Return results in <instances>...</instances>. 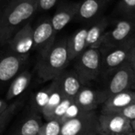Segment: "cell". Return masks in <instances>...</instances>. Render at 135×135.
<instances>
[{"mask_svg":"<svg viewBox=\"0 0 135 135\" xmlns=\"http://www.w3.org/2000/svg\"><path fill=\"white\" fill-rule=\"evenodd\" d=\"M56 79L64 98H69L74 100L81 88L84 87L74 70L64 71Z\"/></svg>","mask_w":135,"mask_h":135,"instance_id":"cell-14","label":"cell"},{"mask_svg":"<svg viewBox=\"0 0 135 135\" xmlns=\"http://www.w3.org/2000/svg\"><path fill=\"white\" fill-rule=\"evenodd\" d=\"M95 133H101L99 115L95 111H91L64 122L60 135H92Z\"/></svg>","mask_w":135,"mask_h":135,"instance_id":"cell-6","label":"cell"},{"mask_svg":"<svg viewBox=\"0 0 135 135\" xmlns=\"http://www.w3.org/2000/svg\"><path fill=\"white\" fill-rule=\"evenodd\" d=\"M62 129V123L57 119L47 120L43 123L39 135H60Z\"/></svg>","mask_w":135,"mask_h":135,"instance_id":"cell-24","label":"cell"},{"mask_svg":"<svg viewBox=\"0 0 135 135\" xmlns=\"http://www.w3.org/2000/svg\"><path fill=\"white\" fill-rule=\"evenodd\" d=\"M88 27H83L68 37L69 59L75 60L87 49V35Z\"/></svg>","mask_w":135,"mask_h":135,"instance_id":"cell-17","label":"cell"},{"mask_svg":"<svg viewBox=\"0 0 135 135\" xmlns=\"http://www.w3.org/2000/svg\"><path fill=\"white\" fill-rule=\"evenodd\" d=\"M30 55H18L8 50L0 53V84L11 83L22 71Z\"/></svg>","mask_w":135,"mask_h":135,"instance_id":"cell-7","label":"cell"},{"mask_svg":"<svg viewBox=\"0 0 135 135\" xmlns=\"http://www.w3.org/2000/svg\"><path fill=\"white\" fill-rule=\"evenodd\" d=\"M73 101H74L73 99H71L69 98H64L61 101V103L58 105V107L55 109L50 119H57L60 121V119L64 117L67 110L69 109V107L71 106Z\"/></svg>","mask_w":135,"mask_h":135,"instance_id":"cell-25","label":"cell"},{"mask_svg":"<svg viewBox=\"0 0 135 135\" xmlns=\"http://www.w3.org/2000/svg\"><path fill=\"white\" fill-rule=\"evenodd\" d=\"M70 61L68 49V37L56 40L52 47L38 56L36 69L43 81H52L59 77Z\"/></svg>","mask_w":135,"mask_h":135,"instance_id":"cell-2","label":"cell"},{"mask_svg":"<svg viewBox=\"0 0 135 135\" xmlns=\"http://www.w3.org/2000/svg\"><path fill=\"white\" fill-rule=\"evenodd\" d=\"M111 0H84L80 3L76 18L83 22L95 21L99 18L104 7Z\"/></svg>","mask_w":135,"mask_h":135,"instance_id":"cell-16","label":"cell"},{"mask_svg":"<svg viewBox=\"0 0 135 135\" xmlns=\"http://www.w3.org/2000/svg\"><path fill=\"white\" fill-rule=\"evenodd\" d=\"M124 135H135V132H130L129 133H126V134H124Z\"/></svg>","mask_w":135,"mask_h":135,"instance_id":"cell-33","label":"cell"},{"mask_svg":"<svg viewBox=\"0 0 135 135\" xmlns=\"http://www.w3.org/2000/svg\"><path fill=\"white\" fill-rule=\"evenodd\" d=\"M135 103V91H126L113 95L104 102L103 113H118L127 106Z\"/></svg>","mask_w":135,"mask_h":135,"instance_id":"cell-15","label":"cell"},{"mask_svg":"<svg viewBox=\"0 0 135 135\" xmlns=\"http://www.w3.org/2000/svg\"><path fill=\"white\" fill-rule=\"evenodd\" d=\"M74 71L83 86L95 80L102 73V56L99 49H86L75 60Z\"/></svg>","mask_w":135,"mask_h":135,"instance_id":"cell-3","label":"cell"},{"mask_svg":"<svg viewBox=\"0 0 135 135\" xmlns=\"http://www.w3.org/2000/svg\"><path fill=\"white\" fill-rule=\"evenodd\" d=\"M8 103L6 99H0V114H1L8 107Z\"/></svg>","mask_w":135,"mask_h":135,"instance_id":"cell-31","label":"cell"},{"mask_svg":"<svg viewBox=\"0 0 135 135\" xmlns=\"http://www.w3.org/2000/svg\"><path fill=\"white\" fill-rule=\"evenodd\" d=\"M129 63L131 64V66L133 67V69H134L135 71V45L131 52V54H130V57H129Z\"/></svg>","mask_w":135,"mask_h":135,"instance_id":"cell-30","label":"cell"},{"mask_svg":"<svg viewBox=\"0 0 135 135\" xmlns=\"http://www.w3.org/2000/svg\"><path fill=\"white\" fill-rule=\"evenodd\" d=\"M51 86H52V91H51L49 102L41 113V114L43 115V117L45 118L46 121L51 118L52 114L55 110V109L64 99V96L63 95L61 90L60 88L57 79H55L54 80L52 81Z\"/></svg>","mask_w":135,"mask_h":135,"instance_id":"cell-21","label":"cell"},{"mask_svg":"<svg viewBox=\"0 0 135 135\" xmlns=\"http://www.w3.org/2000/svg\"><path fill=\"white\" fill-rule=\"evenodd\" d=\"M3 1H7V0H3Z\"/></svg>","mask_w":135,"mask_h":135,"instance_id":"cell-35","label":"cell"},{"mask_svg":"<svg viewBox=\"0 0 135 135\" xmlns=\"http://www.w3.org/2000/svg\"><path fill=\"white\" fill-rule=\"evenodd\" d=\"M135 31V23L129 19H122L118 21L116 25L108 31L104 33L101 46L102 48H109L119 45L132 36H133Z\"/></svg>","mask_w":135,"mask_h":135,"instance_id":"cell-9","label":"cell"},{"mask_svg":"<svg viewBox=\"0 0 135 135\" xmlns=\"http://www.w3.org/2000/svg\"><path fill=\"white\" fill-rule=\"evenodd\" d=\"M134 45L135 34L119 45L99 49L102 56V73H106L128 63Z\"/></svg>","mask_w":135,"mask_h":135,"instance_id":"cell-5","label":"cell"},{"mask_svg":"<svg viewBox=\"0 0 135 135\" xmlns=\"http://www.w3.org/2000/svg\"><path fill=\"white\" fill-rule=\"evenodd\" d=\"M106 74L105 87L102 91L107 99L113 95L130 91L135 88V71L129 62L106 73Z\"/></svg>","mask_w":135,"mask_h":135,"instance_id":"cell-4","label":"cell"},{"mask_svg":"<svg viewBox=\"0 0 135 135\" xmlns=\"http://www.w3.org/2000/svg\"><path fill=\"white\" fill-rule=\"evenodd\" d=\"M60 0H38L37 11L45 12L51 10Z\"/></svg>","mask_w":135,"mask_h":135,"instance_id":"cell-28","label":"cell"},{"mask_svg":"<svg viewBox=\"0 0 135 135\" xmlns=\"http://www.w3.org/2000/svg\"><path fill=\"white\" fill-rule=\"evenodd\" d=\"M120 7L122 11L126 15L135 14V0H121Z\"/></svg>","mask_w":135,"mask_h":135,"instance_id":"cell-27","label":"cell"},{"mask_svg":"<svg viewBox=\"0 0 135 135\" xmlns=\"http://www.w3.org/2000/svg\"><path fill=\"white\" fill-rule=\"evenodd\" d=\"M42 125L43 122L39 114L36 112L31 111L11 135H39Z\"/></svg>","mask_w":135,"mask_h":135,"instance_id":"cell-20","label":"cell"},{"mask_svg":"<svg viewBox=\"0 0 135 135\" xmlns=\"http://www.w3.org/2000/svg\"><path fill=\"white\" fill-rule=\"evenodd\" d=\"M51 91H52V86L50 84L45 88L37 91L32 96V99L30 101V107H31L32 111L36 112L37 114L42 113L44 108L45 107V106L47 105L49 102Z\"/></svg>","mask_w":135,"mask_h":135,"instance_id":"cell-22","label":"cell"},{"mask_svg":"<svg viewBox=\"0 0 135 135\" xmlns=\"http://www.w3.org/2000/svg\"><path fill=\"white\" fill-rule=\"evenodd\" d=\"M109 21L106 17H100L95 21V22L88 27L87 35V49L95 48L99 49L101 42L106 30L108 27Z\"/></svg>","mask_w":135,"mask_h":135,"instance_id":"cell-18","label":"cell"},{"mask_svg":"<svg viewBox=\"0 0 135 135\" xmlns=\"http://www.w3.org/2000/svg\"><path fill=\"white\" fill-rule=\"evenodd\" d=\"M131 126H132V129L133 132H135V119L133 121L131 122Z\"/></svg>","mask_w":135,"mask_h":135,"instance_id":"cell-32","label":"cell"},{"mask_svg":"<svg viewBox=\"0 0 135 135\" xmlns=\"http://www.w3.org/2000/svg\"><path fill=\"white\" fill-rule=\"evenodd\" d=\"M85 113H88V112H85L76 103L75 101L73 102V103L71 104V106L69 107V109L67 110L65 114L64 115V117L60 119V122L61 123L63 124L64 122L69 121V120H71V119H73L75 118H77L79 116H80L81 114H85Z\"/></svg>","mask_w":135,"mask_h":135,"instance_id":"cell-26","label":"cell"},{"mask_svg":"<svg viewBox=\"0 0 135 135\" xmlns=\"http://www.w3.org/2000/svg\"><path fill=\"white\" fill-rule=\"evenodd\" d=\"M56 33L52 27L51 18H42L33 27V49L38 52L39 56L47 52L56 41Z\"/></svg>","mask_w":135,"mask_h":135,"instance_id":"cell-10","label":"cell"},{"mask_svg":"<svg viewBox=\"0 0 135 135\" xmlns=\"http://www.w3.org/2000/svg\"><path fill=\"white\" fill-rule=\"evenodd\" d=\"M92 135H104L103 133H95V134H92Z\"/></svg>","mask_w":135,"mask_h":135,"instance_id":"cell-34","label":"cell"},{"mask_svg":"<svg viewBox=\"0 0 135 135\" xmlns=\"http://www.w3.org/2000/svg\"><path fill=\"white\" fill-rule=\"evenodd\" d=\"M24 101L22 99H17L8 105L7 109L0 114V135L3 132L6 126L11 122L12 118L15 116V113L21 107L22 103Z\"/></svg>","mask_w":135,"mask_h":135,"instance_id":"cell-23","label":"cell"},{"mask_svg":"<svg viewBox=\"0 0 135 135\" xmlns=\"http://www.w3.org/2000/svg\"><path fill=\"white\" fill-rule=\"evenodd\" d=\"M33 27L31 22H26L18 30L7 44V49L18 55H30L33 49Z\"/></svg>","mask_w":135,"mask_h":135,"instance_id":"cell-11","label":"cell"},{"mask_svg":"<svg viewBox=\"0 0 135 135\" xmlns=\"http://www.w3.org/2000/svg\"><path fill=\"white\" fill-rule=\"evenodd\" d=\"M32 80V73L29 70L22 71L9 85L6 94V100L10 101L20 96L30 86Z\"/></svg>","mask_w":135,"mask_h":135,"instance_id":"cell-19","label":"cell"},{"mask_svg":"<svg viewBox=\"0 0 135 135\" xmlns=\"http://www.w3.org/2000/svg\"><path fill=\"white\" fill-rule=\"evenodd\" d=\"M99 131L104 135H124L133 132L131 122L118 113H103L99 115Z\"/></svg>","mask_w":135,"mask_h":135,"instance_id":"cell-8","label":"cell"},{"mask_svg":"<svg viewBox=\"0 0 135 135\" xmlns=\"http://www.w3.org/2000/svg\"><path fill=\"white\" fill-rule=\"evenodd\" d=\"M38 0H7L0 8V47L37 12Z\"/></svg>","mask_w":135,"mask_h":135,"instance_id":"cell-1","label":"cell"},{"mask_svg":"<svg viewBox=\"0 0 135 135\" xmlns=\"http://www.w3.org/2000/svg\"><path fill=\"white\" fill-rule=\"evenodd\" d=\"M130 122L133 121L135 119V103L127 106L119 112H118Z\"/></svg>","mask_w":135,"mask_h":135,"instance_id":"cell-29","label":"cell"},{"mask_svg":"<svg viewBox=\"0 0 135 135\" xmlns=\"http://www.w3.org/2000/svg\"><path fill=\"white\" fill-rule=\"evenodd\" d=\"M107 98L103 91H96L83 87L76 96L75 103L85 112L95 111L100 103H104Z\"/></svg>","mask_w":135,"mask_h":135,"instance_id":"cell-13","label":"cell"},{"mask_svg":"<svg viewBox=\"0 0 135 135\" xmlns=\"http://www.w3.org/2000/svg\"><path fill=\"white\" fill-rule=\"evenodd\" d=\"M80 3H60L51 18V22L56 33L61 31L68 24L76 18Z\"/></svg>","mask_w":135,"mask_h":135,"instance_id":"cell-12","label":"cell"}]
</instances>
